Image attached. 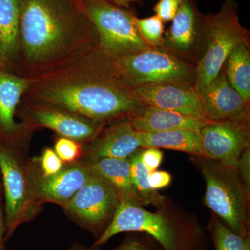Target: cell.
I'll list each match as a JSON object with an SVG mask.
<instances>
[{"label": "cell", "mask_w": 250, "mask_h": 250, "mask_svg": "<svg viewBox=\"0 0 250 250\" xmlns=\"http://www.w3.org/2000/svg\"><path fill=\"white\" fill-rule=\"evenodd\" d=\"M208 231L215 250H250V236L242 237L229 229L212 215Z\"/></svg>", "instance_id": "cell-24"}, {"label": "cell", "mask_w": 250, "mask_h": 250, "mask_svg": "<svg viewBox=\"0 0 250 250\" xmlns=\"http://www.w3.org/2000/svg\"><path fill=\"white\" fill-rule=\"evenodd\" d=\"M75 1H77V2L80 3V4H82L85 0H75Z\"/></svg>", "instance_id": "cell-37"}, {"label": "cell", "mask_w": 250, "mask_h": 250, "mask_svg": "<svg viewBox=\"0 0 250 250\" xmlns=\"http://www.w3.org/2000/svg\"><path fill=\"white\" fill-rule=\"evenodd\" d=\"M123 232L146 233L164 250H207L208 246L205 230L197 220L172 213L168 202L152 213L143 207L120 201L111 223L90 250Z\"/></svg>", "instance_id": "cell-3"}, {"label": "cell", "mask_w": 250, "mask_h": 250, "mask_svg": "<svg viewBox=\"0 0 250 250\" xmlns=\"http://www.w3.org/2000/svg\"><path fill=\"white\" fill-rule=\"evenodd\" d=\"M22 100L106 124L129 118L146 105L125 84L113 59L99 47L31 78Z\"/></svg>", "instance_id": "cell-1"}, {"label": "cell", "mask_w": 250, "mask_h": 250, "mask_svg": "<svg viewBox=\"0 0 250 250\" xmlns=\"http://www.w3.org/2000/svg\"><path fill=\"white\" fill-rule=\"evenodd\" d=\"M200 95L207 121H250V103L231 86L223 70Z\"/></svg>", "instance_id": "cell-16"}, {"label": "cell", "mask_w": 250, "mask_h": 250, "mask_svg": "<svg viewBox=\"0 0 250 250\" xmlns=\"http://www.w3.org/2000/svg\"><path fill=\"white\" fill-rule=\"evenodd\" d=\"M96 29L75 0H23L19 75L34 78L98 48Z\"/></svg>", "instance_id": "cell-2"}, {"label": "cell", "mask_w": 250, "mask_h": 250, "mask_svg": "<svg viewBox=\"0 0 250 250\" xmlns=\"http://www.w3.org/2000/svg\"><path fill=\"white\" fill-rule=\"evenodd\" d=\"M69 250H90L89 249H85L83 248H80V247H75V248H72L71 249Z\"/></svg>", "instance_id": "cell-35"}, {"label": "cell", "mask_w": 250, "mask_h": 250, "mask_svg": "<svg viewBox=\"0 0 250 250\" xmlns=\"http://www.w3.org/2000/svg\"><path fill=\"white\" fill-rule=\"evenodd\" d=\"M82 144L83 156L80 161L103 158L129 159L141 148L137 131L129 118L108 123L96 137Z\"/></svg>", "instance_id": "cell-15"}, {"label": "cell", "mask_w": 250, "mask_h": 250, "mask_svg": "<svg viewBox=\"0 0 250 250\" xmlns=\"http://www.w3.org/2000/svg\"><path fill=\"white\" fill-rule=\"evenodd\" d=\"M29 193L41 204H57L63 207L91 177L92 171L81 161L65 164L57 174L44 176L32 161L24 164Z\"/></svg>", "instance_id": "cell-11"}, {"label": "cell", "mask_w": 250, "mask_h": 250, "mask_svg": "<svg viewBox=\"0 0 250 250\" xmlns=\"http://www.w3.org/2000/svg\"><path fill=\"white\" fill-rule=\"evenodd\" d=\"M3 70H5L4 66L3 65L2 62H1V59H0V72L3 71Z\"/></svg>", "instance_id": "cell-36"}, {"label": "cell", "mask_w": 250, "mask_h": 250, "mask_svg": "<svg viewBox=\"0 0 250 250\" xmlns=\"http://www.w3.org/2000/svg\"><path fill=\"white\" fill-rule=\"evenodd\" d=\"M23 0H0V59L19 75V29Z\"/></svg>", "instance_id": "cell-19"}, {"label": "cell", "mask_w": 250, "mask_h": 250, "mask_svg": "<svg viewBox=\"0 0 250 250\" xmlns=\"http://www.w3.org/2000/svg\"><path fill=\"white\" fill-rule=\"evenodd\" d=\"M205 43L196 63L195 88L199 93L223 70L237 45L250 42V31L242 26L236 0H226L218 12L204 15Z\"/></svg>", "instance_id": "cell-5"}, {"label": "cell", "mask_w": 250, "mask_h": 250, "mask_svg": "<svg viewBox=\"0 0 250 250\" xmlns=\"http://www.w3.org/2000/svg\"><path fill=\"white\" fill-rule=\"evenodd\" d=\"M150 239V236L147 238L136 236L127 237L114 250H157Z\"/></svg>", "instance_id": "cell-29"}, {"label": "cell", "mask_w": 250, "mask_h": 250, "mask_svg": "<svg viewBox=\"0 0 250 250\" xmlns=\"http://www.w3.org/2000/svg\"><path fill=\"white\" fill-rule=\"evenodd\" d=\"M3 234H4V222H3L2 211L0 206V250H1V246H2Z\"/></svg>", "instance_id": "cell-34"}, {"label": "cell", "mask_w": 250, "mask_h": 250, "mask_svg": "<svg viewBox=\"0 0 250 250\" xmlns=\"http://www.w3.org/2000/svg\"><path fill=\"white\" fill-rule=\"evenodd\" d=\"M32 162L38 170L44 176L58 173L65 164L52 148H46L40 157L33 159Z\"/></svg>", "instance_id": "cell-27"}, {"label": "cell", "mask_w": 250, "mask_h": 250, "mask_svg": "<svg viewBox=\"0 0 250 250\" xmlns=\"http://www.w3.org/2000/svg\"><path fill=\"white\" fill-rule=\"evenodd\" d=\"M54 150L63 164H72L82 159L83 144L75 140L59 136L56 140Z\"/></svg>", "instance_id": "cell-26"}, {"label": "cell", "mask_w": 250, "mask_h": 250, "mask_svg": "<svg viewBox=\"0 0 250 250\" xmlns=\"http://www.w3.org/2000/svg\"><path fill=\"white\" fill-rule=\"evenodd\" d=\"M133 91L147 106L206 119L200 93L192 85H147L134 88Z\"/></svg>", "instance_id": "cell-17"}, {"label": "cell", "mask_w": 250, "mask_h": 250, "mask_svg": "<svg viewBox=\"0 0 250 250\" xmlns=\"http://www.w3.org/2000/svg\"><path fill=\"white\" fill-rule=\"evenodd\" d=\"M138 132L156 133L176 129L200 130L208 121L204 118L182 114L154 106H143L129 117Z\"/></svg>", "instance_id": "cell-18"}, {"label": "cell", "mask_w": 250, "mask_h": 250, "mask_svg": "<svg viewBox=\"0 0 250 250\" xmlns=\"http://www.w3.org/2000/svg\"><path fill=\"white\" fill-rule=\"evenodd\" d=\"M182 2V0H159L154 6V13L163 22H170L177 14Z\"/></svg>", "instance_id": "cell-28"}, {"label": "cell", "mask_w": 250, "mask_h": 250, "mask_svg": "<svg viewBox=\"0 0 250 250\" xmlns=\"http://www.w3.org/2000/svg\"><path fill=\"white\" fill-rule=\"evenodd\" d=\"M92 172L104 179L116 190L120 201L144 207L131 179L129 159L103 158L90 161H79Z\"/></svg>", "instance_id": "cell-20"}, {"label": "cell", "mask_w": 250, "mask_h": 250, "mask_svg": "<svg viewBox=\"0 0 250 250\" xmlns=\"http://www.w3.org/2000/svg\"><path fill=\"white\" fill-rule=\"evenodd\" d=\"M16 154L17 151L0 143V170L4 184L9 236L20 225L35 218L42 205L29 193L24 165H21Z\"/></svg>", "instance_id": "cell-10"}, {"label": "cell", "mask_w": 250, "mask_h": 250, "mask_svg": "<svg viewBox=\"0 0 250 250\" xmlns=\"http://www.w3.org/2000/svg\"><path fill=\"white\" fill-rule=\"evenodd\" d=\"M204 15L195 0H182L172 24L164 33L163 47L196 65L205 43Z\"/></svg>", "instance_id": "cell-13"}, {"label": "cell", "mask_w": 250, "mask_h": 250, "mask_svg": "<svg viewBox=\"0 0 250 250\" xmlns=\"http://www.w3.org/2000/svg\"><path fill=\"white\" fill-rule=\"evenodd\" d=\"M164 159V154L159 148H142L141 159L149 172H154L159 168Z\"/></svg>", "instance_id": "cell-30"}, {"label": "cell", "mask_w": 250, "mask_h": 250, "mask_svg": "<svg viewBox=\"0 0 250 250\" xmlns=\"http://www.w3.org/2000/svg\"><path fill=\"white\" fill-rule=\"evenodd\" d=\"M16 113L31 129L52 130L62 137L82 143L92 141L106 123L85 118L63 108L21 100Z\"/></svg>", "instance_id": "cell-8"}, {"label": "cell", "mask_w": 250, "mask_h": 250, "mask_svg": "<svg viewBox=\"0 0 250 250\" xmlns=\"http://www.w3.org/2000/svg\"><path fill=\"white\" fill-rule=\"evenodd\" d=\"M204 156L237 168L250 147V121L208 122L199 131Z\"/></svg>", "instance_id": "cell-14"}, {"label": "cell", "mask_w": 250, "mask_h": 250, "mask_svg": "<svg viewBox=\"0 0 250 250\" xmlns=\"http://www.w3.org/2000/svg\"><path fill=\"white\" fill-rule=\"evenodd\" d=\"M172 181V176L169 172L163 170H155L150 172L148 177L149 186L154 190H158L168 187Z\"/></svg>", "instance_id": "cell-32"}, {"label": "cell", "mask_w": 250, "mask_h": 250, "mask_svg": "<svg viewBox=\"0 0 250 250\" xmlns=\"http://www.w3.org/2000/svg\"><path fill=\"white\" fill-rule=\"evenodd\" d=\"M223 70L231 86L250 103V42H242L233 49Z\"/></svg>", "instance_id": "cell-22"}, {"label": "cell", "mask_w": 250, "mask_h": 250, "mask_svg": "<svg viewBox=\"0 0 250 250\" xmlns=\"http://www.w3.org/2000/svg\"><path fill=\"white\" fill-rule=\"evenodd\" d=\"M137 134L141 148H163L192 156H204L200 133L195 130L176 129L156 133L137 131Z\"/></svg>", "instance_id": "cell-21"}, {"label": "cell", "mask_w": 250, "mask_h": 250, "mask_svg": "<svg viewBox=\"0 0 250 250\" xmlns=\"http://www.w3.org/2000/svg\"><path fill=\"white\" fill-rule=\"evenodd\" d=\"M100 41L99 48L113 60L132 55L149 45L136 26V16L108 0H85L82 4Z\"/></svg>", "instance_id": "cell-7"}, {"label": "cell", "mask_w": 250, "mask_h": 250, "mask_svg": "<svg viewBox=\"0 0 250 250\" xmlns=\"http://www.w3.org/2000/svg\"><path fill=\"white\" fill-rule=\"evenodd\" d=\"M238 174L246 191L250 194V148L242 153L237 167Z\"/></svg>", "instance_id": "cell-31"}, {"label": "cell", "mask_w": 250, "mask_h": 250, "mask_svg": "<svg viewBox=\"0 0 250 250\" xmlns=\"http://www.w3.org/2000/svg\"><path fill=\"white\" fill-rule=\"evenodd\" d=\"M113 62L125 84L131 90L164 83L195 86L196 65L164 47H150Z\"/></svg>", "instance_id": "cell-6"}, {"label": "cell", "mask_w": 250, "mask_h": 250, "mask_svg": "<svg viewBox=\"0 0 250 250\" xmlns=\"http://www.w3.org/2000/svg\"><path fill=\"white\" fill-rule=\"evenodd\" d=\"M112 4L119 6V7L123 8V9H129L130 5L132 3L137 2L141 0H108Z\"/></svg>", "instance_id": "cell-33"}, {"label": "cell", "mask_w": 250, "mask_h": 250, "mask_svg": "<svg viewBox=\"0 0 250 250\" xmlns=\"http://www.w3.org/2000/svg\"><path fill=\"white\" fill-rule=\"evenodd\" d=\"M206 182L204 204L233 232L250 236V196L237 168L207 156H192Z\"/></svg>", "instance_id": "cell-4"}, {"label": "cell", "mask_w": 250, "mask_h": 250, "mask_svg": "<svg viewBox=\"0 0 250 250\" xmlns=\"http://www.w3.org/2000/svg\"><path fill=\"white\" fill-rule=\"evenodd\" d=\"M136 26L143 40L151 47H163L164 23L157 16L146 18L136 17Z\"/></svg>", "instance_id": "cell-25"}, {"label": "cell", "mask_w": 250, "mask_h": 250, "mask_svg": "<svg viewBox=\"0 0 250 250\" xmlns=\"http://www.w3.org/2000/svg\"><path fill=\"white\" fill-rule=\"evenodd\" d=\"M119 203L118 193L111 184L93 172L86 183L62 208L84 228L100 232L111 223Z\"/></svg>", "instance_id": "cell-9"}, {"label": "cell", "mask_w": 250, "mask_h": 250, "mask_svg": "<svg viewBox=\"0 0 250 250\" xmlns=\"http://www.w3.org/2000/svg\"><path fill=\"white\" fill-rule=\"evenodd\" d=\"M30 81L6 70L0 72V143L17 152L27 150L36 131L15 120L18 105Z\"/></svg>", "instance_id": "cell-12"}, {"label": "cell", "mask_w": 250, "mask_h": 250, "mask_svg": "<svg viewBox=\"0 0 250 250\" xmlns=\"http://www.w3.org/2000/svg\"><path fill=\"white\" fill-rule=\"evenodd\" d=\"M141 150L142 148H140L129 157L133 184L144 207L152 205L156 208H161L167 205V199L149 186L148 177L150 172L141 161Z\"/></svg>", "instance_id": "cell-23"}]
</instances>
